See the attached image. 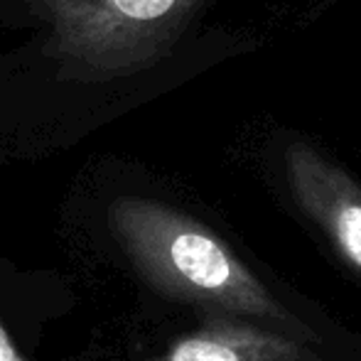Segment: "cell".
<instances>
[{"label":"cell","mask_w":361,"mask_h":361,"mask_svg":"<svg viewBox=\"0 0 361 361\" xmlns=\"http://www.w3.org/2000/svg\"><path fill=\"white\" fill-rule=\"evenodd\" d=\"M145 361H322L307 342L246 319H212Z\"/></svg>","instance_id":"277c9868"},{"label":"cell","mask_w":361,"mask_h":361,"mask_svg":"<svg viewBox=\"0 0 361 361\" xmlns=\"http://www.w3.org/2000/svg\"><path fill=\"white\" fill-rule=\"evenodd\" d=\"M214 0H37L49 52L84 81L140 74L172 52Z\"/></svg>","instance_id":"7a4b0ae2"},{"label":"cell","mask_w":361,"mask_h":361,"mask_svg":"<svg viewBox=\"0 0 361 361\" xmlns=\"http://www.w3.org/2000/svg\"><path fill=\"white\" fill-rule=\"evenodd\" d=\"M0 361H23L20 352L15 349V344L10 342L8 332L0 327Z\"/></svg>","instance_id":"5b68a950"},{"label":"cell","mask_w":361,"mask_h":361,"mask_svg":"<svg viewBox=\"0 0 361 361\" xmlns=\"http://www.w3.org/2000/svg\"><path fill=\"white\" fill-rule=\"evenodd\" d=\"M276 160L295 207L324 233L342 261L361 273V182L300 133L278 138Z\"/></svg>","instance_id":"3957f363"},{"label":"cell","mask_w":361,"mask_h":361,"mask_svg":"<svg viewBox=\"0 0 361 361\" xmlns=\"http://www.w3.org/2000/svg\"><path fill=\"white\" fill-rule=\"evenodd\" d=\"M109 224L130 266L165 298L214 319H253L312 344L317 334L200 219L150 197H118Z\"/></svg>","instance_id":"6da1fadb"}]
</instances>
